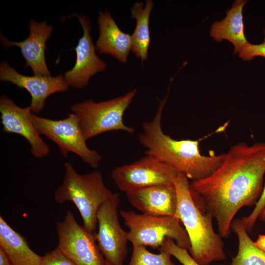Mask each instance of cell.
<instances>
[{
    "label": "cell",
    "instance_id": "2",
    "mask_svg": "<svg viewBox=\"0 0 265 265\" xmlns=\"http://www.w3.org/2000/svg\"><path fill=\"white\" fill-rule=\"evenodd\" d=\"M167 97L168 95L159 101L158 109L153 120L143 123V132L138 135L139 141L147 149L146 155L184 174L192 182L205 179L221 165L225 153L202 155L199 150V140H178L165 134L161 122Z\"/></svg>",
    "mask_w": 265,
    "mask_h": 265
},
{
    "label": "cell",
    "instance_id": "14",
    "mask_svg": "<svg viewBox=\"0 0 265 265\" xmlns=\"http://www.w3.org/2000/svg\"><path fill=\"white\" fill-rule=\"evenodd\" d=\"M29 34L27 38L21 42L11 41L0 35V42L4 48L16 46L20 49L26 60V67L31 68L34 75L51 77L48 67L45 51L46 42L50 38L53 27L46 22H38L31 20L29 23Z\"/></svg>",
    "mask_w": 265,
    "mask_h": 265
},
{
    "label": "cell",
    "instance_id": "16",
    "mask_svg": "<svg viewBox=\"0 0 265 265\" xmlns=\"http://www.w3.org/2000/svg\"><path fill=\"white\" fill-rule=\"evenodd\" d=\"M99 35L95 45L99 54L110 55L120 62H127L132 50V36L118 26L110 12L99 13L98 18Z\"/></svg>",
    "mask_w": 265,
    "mask_h": 265
},
{
    "label": "cell",
    "instance_id": "5",
    "mask_svg": "<svg viewBox=\"0 0 265 265\" xmlns=\"http://www.w3.org/2000/svg\"><path fill=\"white\" fill-rule=\"evenodd\" d=\"M136 94L137 90L134 89L110 100L97 103L89 100L73 105L71 111L79 118L85 139L112 131L133 134L134 129L124 124L123 117Z\"/></svg>",
    "mask_w": 265,
    "mask_h": 265
},
{
    "label": "cell",
    "instance_id": "18",
    "mask_svg": "<svg viewBox=\"0 0 265 265\" xmlns=\"http://www.w3.org/2000/svg\"><path fill=\"white\" fill-rule=\"evenodd\" d=\"M0 247L12 265H40L42 257L34 252L25 238L0 216Z\"/></svg>",
    "mask_w": 265,
    "mask_h": 265
},
{
    "label": "cell",
    "instance_id": "10",
    "mask_svg": "<svg viewBox=\"0 0 265 265\" xmlns=\"http://www.w3.org/2000/svg\"><path fill=\"white\" fill-rule=\"evenodd\" d=\"M119 194L114 193L97 212L96 240L105 260L113 265H123L129 241L128 232L122 229L119 221Z\"/></svg>",
    "mask_w": 265,
    "mask_h": 265
},
{
    "label": "cell",
    "instance_id": "24",
    "mask_svg": "<svg viewBox=\"0 0 265 265\" xmlns=\"http://www.w3.org/2000/svg\"><path fill=\"white\" fill-rule=\"evenodd\" d=\"M264 42L260 44L254 45L249 42L238 52V55L244 61H250L254 57L261 56L265 57V30Z\"/></svg>",
    "mask_w": 265,
    "mask_h": 265
},
{
    "label": "cell",
    "instance_id": "27",
    "mask_svg": "<svg viewBox=\"0 0 265 265\" xmlns=\"http://www.w3.org/2000/svg\"><path fill=\"white\" fill-rule=\"evenodd\" d=\"M255 244L260 249L265 252V235H259L256 240L254 242Z\"/></svg>",
    "mask_w": 265,
    "mask_h": 265
},
{
    "label": "cell",
    "instance_id": "19",
    "mask_svg": "<svg viewBox=\"0 0 265 265\" xmlns=\"http://www.w3.org/2000/svg\"><path fill=\"white\" fill-rule=\"evenodd\" d=\"M153 7V0H147L145 6L142 1L136 2L131 9L132 18L136 21L132 35L131 51L142 62L147 59L148 56L151 42L149 19Z\"/></svg>",
    "mask_w": 265,
    "mask_h": 265
},
{
    "label": "cell",
    "instance_id": "4",
    "mask_svg": "<svg viewBox=\"0 0 265 265\" xmlns=\"http://www.w3.org/2000/svg\"><path fill=\"white\" fill-rule=\"evenodd\" d=\"M64 167L63 181L54 192V200L58 204L73 202L81 216L83 227L95 235L97 211L114 193L106 186L100 172L80 174L69 162Z\"/></svg>",
    "mask_w": 265,
    "mask_h": 265
},
{
    "label": "cell",
    "instance_id": "6",
    "mask_svg": "<svg viewBox=\"0 0 265 265\" xmlns=\"http://www.w3.org/2000/svg\"><path fill=\"white\" fill-rule=\"evenodd\" d=\"M120 215L129 229L128 238L132 246L158 249L169 238L179 247L189 251L190 249L188 235L175 216L139 214L132 211H122Z\"/></svg>",
    "mask_w": 265,
    "mask_h": 265
},
{
    "label": "cell",
    "instance_id": "22",
    "mask_svg": "<svg viewBox=\"0 0 265 265\" xmlns=\"http://www.w3.org/2000/svg\"><path fill=\"white\" fill-rule=\"evenodd\" d=\"M174 257L183 265H200L188 253L187 250L178 246L171 239L166 238L161 246L158 248Z\"/></svg>",
    "mask_w": 265,
    "mask_h": 265
},
{
    "label": "cell",
    "instance_id": "9",
    "mask_svg": "<svg viewBox=\"0 0 265 265\" xmlns=\"http://www.w3.org/2000/svg\"><path fill=\"white\" fill-rule=\"evenodd\" d=\"M178 173L172 167L146 155L133 163L115 167L111 176L118 188L128 193L152 186L174 184Z\"/></svg>",
    "mask_w": 265,
    "mask_h": 265
},
{
    "label": "cell",
    "instance_id": "1",
    "mask_svg": "<svg viewBox=\"0 0 265 265\" xmlns=\"http://www.w3.org/2000/svg\"><path fill=\"white\" fill-rule=\"evenodd\" d=\"M265 142H239L225 153L221 165L209 177L190 184L193 194L216 221L219 235L228 238L238 212L256 205L264 186Z\"/></svg>",
    "mask_w": 265,
    "mask_h": 265
},
{
    "label": "cell",
    "instance_id": "13",
    "mask_svg": "<svg viewBox=\"0 0 265 265\" xmlns=\"http://www.w3.org/2000/svg\"><path fill=\"white\" fill-rule=\"evenodd\" d=\"M0 80L27 90L31 95L29 106L32 113L38 115L43 109L47 99L51 95L68 90L64 76H27L18 73L7 61L0 64Z\"/></svg>",
    "mask_w": 265,
    "mask_h": 265
},
{
    "label": "cell",
    "instance_id": "15",
    "mask_svg": "<svg viewBox=\"0 0 265 265\" xmlns=\"http://www.w3.org/2000/svg\"><path fill=\"white\" fill-rule=\"evenodd\" d=\"M129 202L142 213L175 216L177 196L174 184L152 186L126 193Z\"/></svg>",
    "mask_w": 265,
    "mask_h": 265
},
{
    "label": "cell",
    "instance_id": "29",
    "mask_svg": "<svg viewBox=\"0 0 265 265\" xmlns=\"http://www.w3.org/2000/svg\"><path fill=\"white\" fill-rule=\"evenodd\" d=\"M106 265H112L111 264H110V263H109V262H108L107 261H106Z\"/></svg>",
    "mask_w": 265,
    "mask_h": 265
},
{
    "label": "cell",
    "instance_id": "25",
    "mask_svg": "<svg viewBox=\"0 0 265 265\" xmlns=\"http://www.w3.org/2000/svg\"><path fill=\"white\" fill-rule=\"evenodd\" d=\"M40 265H76L57 247L42 257Z\"/></svg>",
    "mask_w": 265,
    "mask_h": 265
},
{
    "label": "cell",
    "instance_id": "12",
    "mask_svg": "<svg viewBox=\"0 0 265 265\" xmlns=\"http://www.w3.org/2000/svg\"><path fill=\"white\" fill-rule=\"evenodd\" d=\"M0 119L5 133H16L24 137L29 143L31 153L36 158L50 154V148L42 138L32 119L29 106L21 107L5 95L0 98Z\"/></svg>",
    "mask_w": 265,
    "mask_h": 265
},
{
    "label": "cell",
    "instance_id": "23",
    "mask_svg": "<svg viewBox=\"0 0 265 265\" xmlns=\"http://www.w3.org/2000/svg\"><path fill=\"white\" fill-rule=\"evenodd\" d=\"M265 208V183L262 193L252 212L240 219V221L248 233L251 234L256 222Z\"/></svg>",
    "mask_w": 265,
    "mask_h": 265
},
{
    "label": "cell",
    "instance_id": "11",
    "mask_svg": "<svg viewBox=\"0 0 265 265\" xmlns=\"http://www.w3.org/2000/svg\"><path fill=\"white\" fill-rule=\"evenodd\" d=\"M83 31L75 49L76 60L74 67L64 73V78L69 87L77 89L86 87L90 78L105 71L106 63L96 53V48L90 36L91 21L83 15H75Z\"/></svg>",
    "mask_w": 265,
    "mask_h": 265
},
{
    "label": "cell",
    "instance_id": "21",
    "mask_svg": "<svg viewBox=\"0 0 265 265\" xmlns=\"http://www.w3.org/2000/svg\"><path fill=\"white\" fill-rule=\"evenodd\" d=\"M171 255L165 252L159 254L150 252L144 246H133V251L128 265H175Z\"/></svg>",
    "mask_w": 265,
    "mask_h": 265
},
{
    "label": "cell",
    "instance_id": "7",
    "mask_svg": "<svg viewBox=\"0 0 265 265\" xmlns=\"http://www.w3.org/2000/svg\"><path fill=\"white\" fill-rule=\"evenodd\" d=\"M32 119L40 134L55 143L64 158L73 153L92 168L98 167L102 157L87 146L76 114L72 112L63 119L53 120L32 113Z\"/></svg>",
    "mask_w": 265,
    "mask_h": 265
},
{
    "label": "cell",
    "instance_id": "28",
    "mask_svg": "<svg viewBox=\"0 0 265 265\" xmlns=\"http://www.w3.org/2000/svg\"><path fill=\"white\" fill-rule=\"evenodd\" d=\"M262 221H265V208L260 213L259 217Z\"/></svg>",
    "mask_w": 265,
    "mask_h": 265
},
{
    "label": "cell",
    "instance_id": "3",
    "mask_svg": "<svg viewBox=\"0 0 265 265\" xmlns=\"http://www.w3.org/2000/svg\"><path fill=\"white\" fill-rule=\"evenodd\" d=\"M174 184L177 196L175 217L183 223L188 235L190 255L200 265L225 260L224 243L221 236L214 230L212 215L200 208L184 174L179 173Z\"/></svg>",
    "mask_w": 265,
    "mask_h": 265
},
{
    "label": "cell",
    "instance_id": "26",
    "mask_svg": "<svg viewBox=\"0 0 265 265\" xmlns=\"http://www.w3.org/2000/svg\"><path fill=\"white\" fill-rule=\"evenodd\" d=\"M0 265H12L8 257L1 247H0Z\"/></svg>",
    "mask_w": 265,
    "mask_h": 265
},
{
    "label": "cell",
    "instance_id": "8",
    "mask_svg": "<svg viewBox=\"0 0 265 265\" xmlns=\"http://www.w3.org/2000/svg\"><path fill=\"white\" fill-rule=\"evenodd\" d=\"M57 248L76 265H106V260L96 243L95 235L77 222L67 211L63 220L56 224Z\"/></svg>",
    "mask_w": 265,
    "mask_h": 265
},
{
    "label": "cell",
    "instance_id": "17",
    "mask_svg": "<svg viewBox=\"0 0 265 265\" xmlns=\"http://www.w3.org/2000/svg\"><path fill=\"white\" fill-rule=\"evenodd\" d=\"M246 0H237L226 12V16L220 21L215 22L210 31L211 36L216 42L223 40L230 42L234 46V53L237 54L248 42L244 34L242 15Z\"/></svg>",
    "mask_w": 265,
    "mask_h": 265
},
{
    "label": "cell",
    "instance_id": "20",
    "mask_svg": "<svg viewBox=\"0 0 265 265\" xmlns=\"http://www.w3.org/2000/svg\"><path fill=\"white\" fill-rule=\"evenodd\" d=\"M231 229L238 237V246L237 254L229 265H265V252L255 244L240 219L233 220Z\"/></svg>",
    "mask_w": 265,
    "mask_h": 265
}]
</instances>
